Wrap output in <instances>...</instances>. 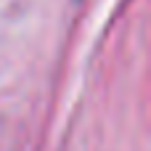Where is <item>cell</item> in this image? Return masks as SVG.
Returning <instances> with one entry per match:
<instances>
[]
</instances>
